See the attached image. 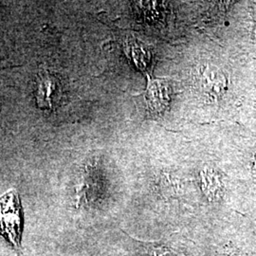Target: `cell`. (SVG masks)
<instances>
[{
    "mask_svg": "<svg viewBox=\"0 0 256 256\" xmlns=\"http://www.w3.org/2000/svg\"><path fill=\"white\" fill-rule=\"evenodd\" d=\"M23 210L18 192L10 190L0 196V234L23 256Z\"/></svg>",
    "mask_w": 256,
    "mask_h": 256,
    "instance_id": "6da1fadb",
    "label": "cell"
},
{
    "mask_svg": "<svg viewBox=\"0 0 256 256\" xmlns=\"http://www.w3.org/2000/svg\"><path fill=\"white\" fill-rule=\"evenodd\" d=\"M198 90L209 100L220 99L228 88V80L218 68L212 66H202L196 74Z\"/></svg>",
    "mask_w": 256,
    "mask_h": 256,
    "instance_id": "7a4b0ae2",
    "label": "cell"
},
{
    "mask_svg": "<svg viewBox=\"0 0 256 256\" xmlns=\"http://www.w3.org/2000/svg\"><path fill=\"white\" fill-rule=\"evenodd\" d=\"M170 86L160 80H152L147 88L146 100L150 111L154 114L164 112L170 102Z\"/></svg>",
    "mask_w": 256,
    "mask_h": 256,
    "instance_id": "3957f363",
    "label": "cell"
},
{
    "mask_svg": "<svg viewBox=\"0 0 256 256\" xmlns=\"http://www.w3.org/2000/svg\"><path fill=\"white\" fill-rule=\"evenodd\" d=\"M126 50L129 52L132 61L140 70L146 74L150 72L152 68V54L146 46L138 41H129Z\"/></svg>",
    "mask_w": 256,
    "mask_h": 256,
    "instance_id": "277c9868",
    "label": "cell"
},
{
    "mask_svg": "<svg viewBox=\"0 0 256 256\" xmlns=\"http://www.w3.org/2000/svg\"><path fill=\"white\" fill-rule=\"evenodd\" d=\"M137 9L146 21L158 22L165 18L166 6L160 2H138Z\"/></svg>",
    "mask_w": 256,
    "mask_h": 256,
    "instance_id": "5b68a950",
    "label": "cell"
},
{
    "mask_svg": "<svg viewBox=\"0 0 256 256\" xmlns=\"http://www.w3.org/2000/svg\"><path fill=\"white\" fill-rule=\"evenodd\" d=\"M254 169H256V165H254Z\"/></svg>",
    "mask_w": 256,
    "mask_h": 256,
    "instance_id": "8992f818",
    "label": "cell"
}]
</instances>
